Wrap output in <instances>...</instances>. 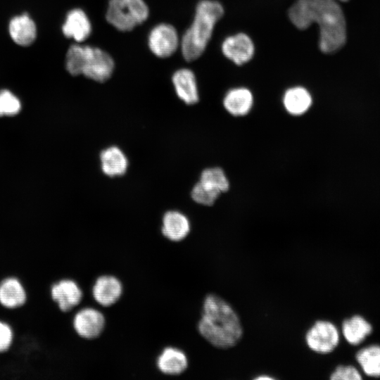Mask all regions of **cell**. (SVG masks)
I'll use <instances>...</instances> for the list:
<instances>
[{
	"instance_id": "cell-1",
	"label": "cell",
	"mask_w": 380,
	"mask_h": 380,
	"mask_svg": "<svg viewBox=\"0 0 380 380\" xmlns=\"http://www.w3.org/2000/svg\"><path fill=\"white\" fill-rule=\"evenodd\" d=\"M288 15L296 27L303 30L315 23L319 27V49L333 53L346 42V23L341 6L336 0H297Z\"/></svg>"
},
{
	"instance_id": "cell-2",
	"label": "cell",
	"mask_w": 380,
	"mask_h": 380,
	"mask_svg": "<svg viewBox=\"0 0 380 380\" xmlns=\"http://www.w3.org/2000/svg\"><path fill=\"white\" fill-rule=\"evenodd\" d=\"M197 328L205 341L220 349L236 346L243 335L241 322L236 311L227 301L214 293L207 295L203 300Z\"/></svg>"
},
{
	"instance_id": "cell-3",
	"label": "cell",
	"mask_w": 380,
	"mask_h": 380,
	"mask_svg": "<svg viewBox=\"0 0 380 380\" xmlns=\"http://www.w3.org/2000/svg\"><path fill=\"white\" fill-rule=\"evenodd\" d=\"M223 15L224 8L219 1L202 0L198 2L193 23L180 42L182 53L186 61H193L203 54L215 24Z\"/></svg>"
},
{
	"instance_id": "cell-4",
	"label": "cell",
	"mask_w": 380,
	"mask_h": 380,
	"mask_svg": "<svg viewBox=\"0 0 380 380\" xmlns=\"http://www.w3.org/2000/svg\"><path fill=\"white\" fill-rule=\"evenodd\" d=\"M148 8L144 0H110L107 21L120 31H130L146 20Z\"/></svg>"
},
{
	"instance_id": "cell-5",
	"label": "cell",
	"mask_w": 380,
	"mask_h": 380,
	"mask_svg": "<svg viewBox=\"0 0 380 380\" xmlns=\"http://www.w3.org/2000/svg\"><path fill=\"white\" fill-rule=\"evenodd\" d=\"M305 339L311 350L325 355L334 351L338 346L340 333L331 322L317 320L307 331Z\"/></svg>"
},
{
	"instance_id": "cell-6",
	"label": "cell",
	"mask_w": 380,
	"mask_h": 380,
	"mask_svg": "<svg viewBox=\"0 0 380 380\" xmlns=\"http://www.w3.org/2000/svg\"><path fill=\"white\" fill-rule=\"evenodd\" d=\"M82 75L99 82L108 80L114 70L112 57L102 49L91 46H83Z\"/></svg>"
},
{
	"instance_id": "cell-7",
	"label": "cell",
	"mask_w": 380,
	"mask_h": 380,
	"mask_svg": "<svg viewBox=\"0 0 380 380\" xmlns=\"http://www.w3.org/2000/svg\"><path fill=\"white\" fill-rule=\"evenodd\" d=\"M72 324L74 330L80 337L94 340L103 334L106 320L101 311L87 307L82 308L75 315Z\"/></svg>"
},
{
	"instance_id": "cell-8",
	"label": "cell",
	"mask_w": 380,
	"mask_h": 380,
	"mask_svg": "<svg viewBox=\"0 0 380 380\" xmlns=\"http://www.w3.org/2000/svg\"><path fill=\"white\" fill-rule=\"evenodd\" d=\"M148 44L150 50L156 56L169 57L177 51L179 45L177 30L169 24L157 25L149 33Z\"/></svg>"
},
{
	"instance_id": "cell-9",
	"label": "cell",
	"mask_w": 380,
	"mask_h": 380,
	"mask_svg": "<svg viewBox=\"0 0 380 380\" xmlns=\"http://www.w3.org/2000/svg\"><path fill=\"white\" fill-rule=\"evenodd\" d=\"M123 293V285L120 280L111 274L98 277L92 288L94 300L101 306L107 308L115 305Z\"/></svg>"
},
{
	"instance_id": "cell-10",
	"label": "cell",
	"mask_w": 380,
	"mask_h": 380,
	"mask_svg": "<svg viewBox=\"0 0 380 380\" xmlns=\"http://www.w3.org/2000/svg\"><path fill=\"white\" fill-rule=\"evenodd\" d=\"M222 51L225 57L236 65H241L252 59L255 46L248 35L239 32L224 40L222 44Z\"/></svg>"
},
{
	"instance_id": "cell-11",
	"label": "cell",
	"mask_w": 380,
	"mask_h": 380,
	"mask_svg": "<svg viewBox=\"0 0 380 380\" xmlns=\"http://www.w3.org/2000/svg\"><path fill=\"white\" fill-rule=\"evenodd\" d=\"M51 298L62 312H69L82 301L83 293L73 280L61 279L51 286Z\"/></svg>"
},
{
	"instance_id": "cell-12",
	"label": "cell",
	"mask_w": 380,
	"mask_h": 380,
	"mask_svg": "<svg viewBox=\"0 0 380 380\" xmlns=\"http://www.w3.org/2000/svg\"><path fill=\"white\" fill-rule=\"evenodd\" d=\"M191 231L188 217L178 210L167 211L162 219L161 233L172 242H179L186 238Z\"/></svg>"
},
{
	"instance_id": "cell-13",
	"label": "cell",
	"mask_w": 380,
	"mask_h": 380,
	"mask_svg": "<svg viewBox=\"0 0 380 380\" xmlns=\"http://www.w3.org/2000/svg\"><path fill=\"white\" fill-rule=\"evenodd\" d=\"M156 366L163 374L177 376L183 374L189 366L186 353L175 347H166L156 359Z\"/></svg>"
},
{
	"instance_id": "cell-14",
	"label": "cell",
	"mask_w": 380,
	"mask_h": 380,
	"mask_svg": "<svg viewBox=\"0 0 380 380\" xmlns=\"http://www.w3.org/2000/svg\"><path fill=\"white\" fill-rule=\"evenodd\" d=\"M172 82L177 96L186 104L193 105L198 101L196 80L191 70L182 68L177 70L172 77Z\"/></svg>"
},
{
	"instance_id": "cell-15",
	"label": "cell",
	"mask_w": 380,
	"mask_h": 380,
	"mask_svg": "<svg viewBox=\"0 0 380 380\" xmlns=\"http://www.w3.org/2000/svg\"><path fill=\"white\" fill-rule=\"evenodd\" d=\"M63 34L77 42L87 39L91 32V25L86 13L81 9L70 11L62 27Z\"/></svg>"
},
{
	"instance_id": "cell-16",
	"label": "cell",
	"mask_w": 380,
	"mask_h": 380,
	"mask_svg": "<svg viewBox=\"0 0 380 380\" xmlns=\"http://www.w3.org/2000/svg\"><path fill=\"white\" fill-rule=\"evenodd\" d=\"M342 334L351 346L361 344L373 331L372 324L360 315L345 319L341 324Z\"/></svg>"
},
{
	"instance_id": "cell-17",
	"label": "cell",
	"mask_w": 380,
	"mask_h": 380,
	"mask_svg": "<svg viewBox=\"0 0 380 380\" xmlns=\"http://www.w3.org/2000/svg\"><path fill=\"white\" fill-rule=\"evenodd\" d=\"M102 172L110 177L122 176L127 172L129 162L126 155L118 146L103 149L99 156Z\"/></svg>"
},
{
	"instance_id": "cell-18",
	"label": "cell",
	"mask_w": 380,
	"mask_h": 380,
	"mask_svg": "<svg viewBox=\"0 0 380 380\" xmlns=\"http://www.w3.org/2000/svg\"><path fill=\"white\" fill-rule=\"evenodd\" d=\"M253 105V94L248 89L244 87L230 89L223 99L225 110L234 116L247 115Z\"/></svg>"
},
{
	"instance_id": "cell-19",
	"label": "cell",
	"mask_w": 380,
	"mask_h": 380,
	"mask_svg": "<svg viewBox=\"0 0 380 380\" xmlns=\"http://www.w3.org/2000/svg\"><path fill=\"white\" fill-rule=\"evenodd\" d=\"M310 92L303 87H294L286 91L283 96V104L286 110L292 115L305 113L312 105Z\"/></svg>"
},
{
	"instance_id": "cell-20",
	"label": "cell",
	"mask_w": 380,
	"mask_h": 380,
	"mask_svg": "<svg viewBox=\"0 0 380 380\" xmlns=\"http://www.w3.org/2000/svg\"><path fill=\"white\" fill-rule=\"evenodd\" d=\"M26 301L25 289L14 277L5 279L0 284V303L7 308L22 306Z\"/></svg>"
},
{
	"instance_id": "cell-21",
	"label": "cell",
	"mask_w": 380,
	"mask_h": 380,
	"mask_svg": "<svg viewBox=\"0 0 380 380\" xmlns=\"http://www.w3.org/2000/svg\"><path fill=\"white\" fill-rule=\"evenodd\" d=\"M9 33L16 44L20 46H28L36 37V26L27 15H22L11 20Z\"/></svg>"
},
{
	"instance_id": "cell-22",
	"label": "cell",
	"mask_w": 380,
	"mask_h": 380,
	"mask_svg": "<svg viewBox=\"0 0 380 380\" xmlns=\"http://www.w3.org/2000/svg\"><path fill=\"white\" fill-rule=\"evenodd\" d=\"M355 360L362 372L372 378H380V345L371 344L357 350Z\"/></svg>"
},
{
	"instance_id": "cell-23",
	"label": "cell",
	"mask_w": 380,
	"mask_h": 380,
	"mask_svg": "<svg viewBox=\"0 0 380 380\" xmlns=\"http://www.w3.org/2000/svg\"><path fill=\"white\" fill-rule=\"evenodd\" d=\"M198 182L208 189L220 193L227 192L229 189V182L224 170L219 167L203 170Z\"/></svg>"
},
{
	"instance_id": "cell-24",
	"label": "cell",
	"mask_w": 380,
	"mask_h": 380,
	"mask_svg": "<svg viewBox=\"0 0 380 380\" xmlns=\"http://www.w3.org/2000/svg\"><path fill=\"white\" fill-rule=\"evenodd\" d=\"M220 194L221 193L217 191L208 189L200 182L196 183L191 193V198L196 203L206 206L213 205Z\"/></svg>"
},
{
	"instance_id": "cell-25",
	"label": "cell",
	"mask_w": 380,
	"mask_h": 380,
	"mask_svg": "<svg viewBox=\"0 0 380 380\" xmlns=\"http://www.w3.org/2000/svg\"><path fill=\"white\" fill-rule=\"evenodd\" d=\"M83 46L72 45L66 54V69L72 75H82Z\"/></svg>"
},
{
	"instance_id": "cell-26",
	"label": "cell",
	"mask_w": 380,
	"mask_h": 380,
	"mask_svg": "<svg viewBox=\"0 0 380 380\" xmlns=\"http://www.w3.org/2000/svg\"><path fill=\"white\" fill-rule=\"evenodd\" d=\"M20 110V103L17 97L7 90L0 91V116L13 115Z\"/></svg>"
},
{
	"instance_id": "cell-27",
	"label": "cell",
	"mask_w": 380,
	"mask_h": 380,
	"mask_svg": "<svg viewBox=\"0 0 380 380\" xmlns=\"http://www.w3.org/2000/svg\"><path fill=\"white\" fill-rule=\"evenodd\" d=\"M331 380H362L360 371L353 365H338L330 374Z\"/></svg>"
},
{
	"instance_id": "cell-28",
	"label": "cell",
	"mask_w": 380,
	"mask_h": 380,
	"mask_svg": "<svg viewBox=\"0 0 380 380\" xmlns=\"http://www.w3.org/2000/svg\"><path fill=\"white\" fill-rule=\"evenodd\" d=\"M13 331L6 322L0 321V353L6 351L13 341Z\"/></svg>"
},
{
	"instance_id": "cell-29",
	"label": "cell",
	"mask_w": 380,
	"mask_h": 380,
	"mask_svg": "<svg viewBox=\"0 0 380 380\" xmlns=\"http://www.w3.org/2000/svg\"><path fill=\"white\" fill-rule=\"evenodd\" d=\"M255 379H272L273 378L272 376H258Z\"/></svg>"
},
{
	"instance_id": "cell-30",
	"label": "cell",
	"mask_w": 380,
	"mask_h": 380,
	"mask_svg": "<svg viewBox=\"0 0 380 380\" xmlns=\"http://www.w3.org/2000/svg\"><path fill=\"white\" fill-rule=\"evenodd\" d=\"M338 1H347L348 0H338Z\"/></svg>"
}]
</instances>
